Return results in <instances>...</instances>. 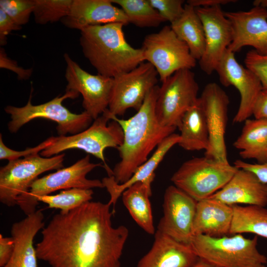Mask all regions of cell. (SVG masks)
I'll list each match as a JSON object with an SVG mask.
<instances>
[{"label":"cell","mask_w":267,"mask_h":267,"mask_svg":"<svg viewBox=\"0 0 267 267\" xmlns=\"http://www.w3.org/2000/svg\"><path fill=\"white\" fill-rule=\"evenodd\" d=\"M152 181L139 182L131 186L122 194V200L132 218L147 233L154 234L152 208L149 197Z\"/></svg>","instance_id":"4316f807"},{"label":"cell","mask_w":267,"mask_h":267,"mask_svg":"<svg viewBox=\"0 0 267 267\" xmlns=\"http://www.w3.org/2000/svg\"><path fill=\"white\" fill-rule=\"evenodd\" d=\"M123 131L120 125L111 120L105 111L94 120L91 125L79 133L70 136H54L52 143L41 152L40 155L50 157L68 149H81L100 159L108 175L111 176L112 170L106 163L104 150L108 147L117 149L123 143Z\"/></svg>","instance_id":"8992f818"},{"label":"cell","mask_w":267,"mask_h":267,"mask_svg":"<svg viewBox=\"0 0 267 267\" xmlns=\"http://www.w3.org/2000/svg\"><path fill=\"white\" fill-rule=\"evenodd\" d=\"M73 0H34L36 22L45 24L61 20L69 13Z\"/></svg>","instance_id":"1f68e13d"},{"label":"cell","mask_w":267,"mask_h":267,"mask_svg":"<svg viewBox=\"0 0 267 267\" xmlns=\"http://www.w3.org/2000/svg\"><path fill=\"white\" fill-rule=\"evenodd\" d=\"M65 154L50 157L39 154L9 161L0 169V201L8 207L17 205V199L26 193L42 173L63 167Z\"/></svg>","instance_id":"8fae6325"},{"label":"cell","mask_w":267,"mask_h":267,"mask_svg":"<svg viewBox=\"0 0 267 267\" xmlns=\"http://www.w3.org/2000/svg\"><path fill=\"white\" fill-rule=\"evenodd\" d=\"M253 4L254 6H260L267 10V0H255Z\"/></svg>","instance_id":"ee69618b"},{"label":"cell","mask_w":267,"mask_h":267,"mask_svg":"<svg viewBox=\"0 0 267 267\" xmlns=\"http://www.w3.org/2000/svg\"><path fill=\"white\" fill-rule=\"evenodd\" d=\"M204 30L205 48L199 60L201 69L211 75L232 40L231 24L221 5L195 7Z\"/></svg>","instance_id":"e0dca14e"},{"label":"cell","mask_w":267,"mask_h":267,"mask_svg":"<svg viewBox=\"0 0 267 267\" xmlns=\"http://www.w3.org/2000/svg\"><path fill=\"white\" fill-rule=\"evenodd\" d=\"M232 29V40L228 49L235 53L249 46L267 55V10L254 6L246 11L226 12Z\"/></svg>","instance_id":"ac0fdd59"},{"label":"cell","mask_w":267,"mask_h":267,"mask_svg":"<svg viewBox=\"0 0 267 267\" xmlns=\"http://www.w3.org/2000/svg\"><path fill=\"white\" fill-rule=\"evenodd\" d=\"M34 8V0H0V9L20 26L28 22Z\"/></svg>","instance_id":"d6a6232c"},{"label":"cell","mask_w":267,"mask_h":267,"mask_svg":"<svg viewBox=\"0 0 267 267\" xmlns=\"http://www.w3.org/2000/svg\"><path fill=\"white\" fill-rule=\"evenodd\" d=\"M258 267H266L265 265H260Z\"/></svg>","instance_id":"f6af8a7d"},{"label":"cell","mask_w":267,"mask_h":267,"mask_svg":"<svg viewBox=\"0 0 267 267\" xmlns=\"http://www.w3.org/2000/svg\"><path fill=\"white\" fill-rule=\"evenodd\" d=\"M61 21L65 26L80 31L91 26L129 23L124 11L111 0H73L69 14Z\"/></svg>","instance_id":"d6986e66"},{"label":"cell","mask_w":267,"mask_h":267,"mask_svg":"<svg viewBox=\"0 0 267 267\" xmlns=\"http://www.w3.org/2000/svg\"><path fill=\"white\" fill-rule=\"evenodd\" d=\"M110 206L90 201L55 214L42 229L38 259L51 267H121L129 231L113 226Z\"/></svg>","instance_id":"6da1fadb"},{"label":"cell","mask_w":267,"mask_h":267,"mask_svg":"<svg viewBox=\"0 0 267 267\" xmlns=\"http://www.w3.org/2000/svg\"><path fill=\"white\" fill-rule=\"evenodd\" d=\"M229 162L206 157H194L184 162L174 173V185L198 201L221 189L238 170Z\"/></svg>","instance_id":"52a82bcc"},{"label":"cell","mask_w":267,"mask_h":267,"mask_svg":"<svg viewBox=\"0 0 267 267\" xmlns=\"http://www.w3.org/2000/svg\"><path fill=\"white\" fill-rule=\"evenodd\" d=\"M119 5L127 16L129 23L137 27H156L166 22L148 0H111Z\"/></svg>","instance_id":"f546056e"},{"label":"cell","mask_w":267,"mask_h":267,"mask_svg":"<svg viewBox=\"0 0 267 267\" xmlns=\"http://www.w3.org/2000/svg\"><path fill=\"white\" fill-rule=\"evenodd\" d=\"M199 100L204 113L209 133V145L204 156L228 163L225 134L229 97L218 84L210 83L204 87Z\"/></svg>","instance_id":"5bb4252c"},{"label":"cell","mask_w":267,"mask_h":267,"mask_svg":"<svg viewBox=\"0 0 267 267\" xmlns=\"http://www.w3.org/2000/svg\"><path fill=\"white\" fill-rule=\"evenodd\" d=\"M141 48L145 61L154 66L161 82L177 71L191 69L196 64L187 45L169 26L146 36Z\"/></svg>","instance_id":"9c48e42d"},{"label":"cell","mask_w":267,"mask_h":267,"mask_svg":"<svg viewBox=\"0 0 267 267\" xmlns=\"http://www.w3.org/2000/svg\"><path fill=\"white\" fill-rule=\"evenodd\" d=\"M199 85L191 69H181L162 82L156 102L159 123L178 128L184 114L197 102Z\"/></svg>","instance_id":"30bf717a"},{"label":"cell","mask_w":267,"mask_h":267,"mask_svg":"<svg viewBox=\"0 0 267 267\" xmlns=\"http://www.w3.org/2000/svg\"><path fill=\"white\" fill-rule=\"evenodd\" d=\"M158 73L150 63L144 61L134 69L114 78L108 110L114 116H121L133 108H140L149 92L158 83Z\"/></svg>","instance_id":"7c38bea8"},{"label":"cell","mask_w":267,"mask_h":267,"mask_svg":"<svg viewBox=\"0 0 267 267\" xmlns=\"http://www.w3.org/2000/svg\"><path fill=\"white\" fill-rule=\"evenodd\" d=\"M252 115L255 119H267V89L263 88L255 103Z\"/></svg>","instance_id":"60d3db41"},{"label":"cell","mask_w":267,"mask_h":267,"mask_svg":"<svg viewBox=\"0 0 267 267\" xmlns=\"http://www.w3.org/2000/svg\"><path fill=\"white\" fill-rule=\"evenodd\" d=\"M66 63L65 77L66 91H74L82 95L83 106L95 120L108 108L114 80L99 74L92 75L82 69L69 55H64Z\"/></svg>","instance_id":"4fadbf2b"},{"label":"cell","mask_w":267,"mask_h":267,"mask_svg":"<svg viewBox=\"0 0 267 267\" xmlns=\"http://www.w3.org/2000/svg\"><path fill=\"white\" fill-rule=\"evenodd\" d=\"M190 267H217L207 262L200 259L198 261Z\"/></svg>","instance_id":"7bdbcfd3"},{"label":"cell","mask_w":267,"mask_h":267,"mask_svg":"<svg viewBox=\"0 0 267 267\" xmlns=\"http://www.w3.org/2000/svg\"><path fill=\"white\" fill-rule=\"evenodd\" d=\"M54 136L48 138L39 145L32 148H28L22 151H16L8 147L3 142L1 134H0V159L9 161L20 159L21 157L39 154L45 149L53 141Z\"/></svg>","instance_id":"d590c367"},{"label":"cell","mask_w":267,"mask_h":267,"mask_svg":"<svg viewBox=\"0 0 267 267\" xmlns=\"http://www.w3.org/2000/svg\"><path fill=\"white\" fill-rule=\"evenodd\" d=\"M79 94L74 91H66L62 96H58L45 103L33 105L32 93L27 103L21 107L7 106L4 110L10 115L8 124L9 131L16 133L22 126L32 120L44 118L51 120L57 124L56 130L59 136L67 134H77L87 129L93 120L86 111L80 114L70 112L62 104L67 98H75Z\"/></svg>","instance_id":"5b68a950"},{"label":"cell","mask_w":267,"mask_h":267,"mask_svg":"<svg viewBox=\"0 0 267 267\" xmlns=\"http://www.w3.org/2000/svg\"><path fill=\"white\" fill-rule=\"evenodd\" d=\"M44 216L41 210L27 215L14 223L11 235L14 242L12 256L3 267H38V257L34 239L44 226Z\"/></svg>","instance_id":"7402d4cb"},{"label":"cell","mask_w":267,"mask_h":267,"mask_svg":"<svg viewBox=\"0 0 267 267\" xmlns=\"http://www.w3.org/2000/svg\"><path fill=\"white\" fill-rule=\"evenodd\" d=\"M92 189L72 188L61 190L55 195H46L38 198L39 202L46 204L48 208L59 209L67 213L76 209L92 198Z\"/></svg>","instance_id":"4dcf8cb0"},{"label":"cell","mask_w":267,"mask_h":267,"mask_svg":"<svg viewBox=\"0 0 267 267\" xmlns=\"http://www.w3.org/2000/svg\"><path fill=\"white\" fill-rule=\"evenodd\" d=\"M180 140L178 144L187 151L208 148L209 133L206 118L198 99L183 115L178 128Z\"/></svg>","instance_id":"484cf974"},{"label":"cell","mask_w":267,"mask_h":267,"mask_svg":"<svg viewBox=\"0 0 267 267\" xmlns=\"http://www.w3.org/2000/svg\"><path fill=\"white\" fill-rule=\"evenodd\" d=\"M150 250L136 267H190L200 258L190 244L178 241L158 230Z\"/></svg>","instance_id":"ffe728a7"},{"label":"cell","mask_w":267,"mask_h":267,"mask_svg":"<svg viewBox=\"0 0 267 267\" xmlns=\"http://www.w3.org/2000/svg\"><path fill=\"white\" fill-rule=\"evenodd\" d=\"M240 135L233 143L244 159H253L258 164L267 161V119H248Z\"/></svg>","instance_id":"d4e9b609"},{"label":"cell","mask_w":267,"mask_h":267,"mask_svg":"<svg viewBox=\"0 0 267 267\" xmlns=\"http://www.w3.org/2000/svg\"><path fill=\"white\" fill-rule=\"evenodd\" d=\"M22 26L16 24L3 10L0 9V44L7 43V37L12 31L21 29Z\"/></svg>","instance_id":"74e56055"},{"label":"cell","mask_w":267,"mask_h":267,"mask_svg":"<svg viewBox=\"0 0 267 267\" xmlns=\"http://www.w3.org/2000/svg\"><path fill=\"white\" fill-rule=\"evenodd\" d=\"M98 166L102 165L90 162L89 156L87 155L69 167L38 178L32 183L27 192L18 197L17 205L27 216L37 211L39 197L55 191L72 188H103L102 181L86 177L89 173Z\"/></svg>","instance_id":"ba28073f"},{"label":"cell","mask_w":267,"mask_h":267,"mask_svg":"<svg viewBox=\"0 0 267 267\" xmlns=\"http://www.w3.org/2000/svg\"><path fill=\"white\" fill-rule=\"evenodd\" d=\"M159 90L158 86L154 87L136 113L128 119L117 118L108 109L105 111L111 120L120 125L124 133L123 143L117 148L121 160L111 175L118 184L130 179L137 168L148 160L152 151L177 129L164 127L157 120L155 106Z\"/></svg>","instance_id":"7a4b0ae2"},{"label":"cell","mask_w":267,"mask_h":267,"mask_svg":"<svg viewBox=\"0 0 267 267\" xmlns=\"http://www.w3.org/2000/svg\"><path fill=\"white\" fill-rule=\"evenodd\" d=\"M0 67L14 72L20 80L28 79L33 71L32 69H25L20 67L16 61L7 56L4 49L1 48L0 49Z\"/></svg>","instance_id":"8d00e7d4"},{"label":"cell","mask_w":267,"mask_h":267,"mask_svg":"<svg viewBox=\"0 0 267 267\" xmlns=\"http://www.w3.org/2000/svg\"><path fill=\"white\" fill-rule=\"evenodd\" d=\"M229 234L250 233L267 238V209L256 205L233 206Z\"/></svg>","instance_id":"f1b7e54d"},{"label":"cell","mask_w":267,"mask_h":267,"mask_svg":"<svg viewBox=\"0 0 267 267\" xmlns=\"http://www.w3.org/2000/svg\"><path fill=\"white\" fill-rule=\"evenodd\" d=\"M14 248L12 237H4L0 234V267H3L11 258Z\"/></svg>","instance_id":"ab89813d"},{"label":"cell","mask_w":267,"mask_h":267,"mask_svg":"<svg viewBox=\"0 0 267 267\" xmlns=\"http://www.w3.org/2000/svg\"><path fill=\"white\" fill-rule=\"evenodd\" d=\"M244 63L245 67L259 79L263 88L267 89V55L250 50L245 55Z\"/></svg>","instance_id":"e575fe53"},{"label":"cell","mask_w":267,"mask_h":267,"mask_svg":"<svg viewBox=\"0 0 267 267\" xmlns=\"http://www.w3.org/2000/svg\"><path fill=\"white\" fill-rule=\"evenodd\" d=\"M234 166L253 173L263 183H267V161L263 164H251L241 160H236Z\"/></svg>","instance_id":"f35d334b"},{"label":"cell","mask_w":267,"mask_h":267,"mask_svg":"<svg viewBox=\"0 0 267 267\" xmlns=\"http://www.w3.org/2000/svg\"><path fill=\"white\" fill-rule=\"evenodd\" d=\"M166 21L171 24L178 20L184 11L182 0H148Z\"/></svg>","instance_id":"836d02e7"},{"label":"cell","mask_w":267,"mask_h":267,"mask_svg":"<svg viewBox=\"0 0 267 267\" xmlns=\"http://www.w3.org/2000/svg\"><path fill=\"white\" fill-rule=\"evenodd\" d=\"M258 237L246 238L241 234L212 237L193 236L190 244L201 259L217 267H258L267 258L257 248Z\"/></svg>","instance_id":"277c9868"},{"label":"cell","mask_w":267,"mask_h":267,"mask_svg":"<svg viewBox=\"0 0 267 267\" xmlns=\"http://www.w3.org/2000/svg\"><path fill=\"white\" fill-rule=\"evenodd\" d=\"M124 26L122 23H111L81 31L82 51L98 74L114 78L145 61L142 48H134L126 41Z\"/></svg>","instance_id":"3957f363"},{"label":"cell","mask_w":267,"mask_h":267,"mask_svg":"<svg viewBox=\"0 0 267 267\" xmlns=\"http://www.w3.org/2000/svg\"><path fill=\"white\" fill-rule=\"evenodd\" d=\"M180 140L179 134L174 133L165 138L157 147L152 155L135 170L133 176L125 182L117 183L112 176L104 178L102 182L110 196L108 203L115 206L123 192L133 184L139 182L153 181L155 171L167 152Z\"/></svg>","instance_id":"cb8c5ba5"},{"label":"cell","mask_w":267,"mask_h":267,"mask_svg":"<svg viewBox=\"0 0 267 267\" xmlns=\"http://www.w3.org/2000/svg\"><path fill=\"white\" fill-rule=\"evenodd\" d=\"M209 198L233 206L238 204L266 207L267 183L251 171L238 169L230 180Z\"/></svg>","instance_id":"44dd1931"},{"label":"cell","mask_w":267,"mask_h":267,"mask_svg":"<svg viewBox=\"0 0 267 267\" xmlns=\"http://www.w3.org/2000/svg\"><path fill=\"white\" fill-rule=\"evenodd\" d=\"M233 206L208 198L197 201L192 227L193 236L221 237L229 234Z\"/></svg>","instance_id":"603a6c76"},{"label":"cell","mask_w":267,"mask_h":267,"mask_svg":"<svg viewBox=\"0 0 267 267\" xmlns=\"http://www.w3.org/2000/svg\"></svg>","instance_id":"bcb514c9"},{"label":"cell","mask_w":267,"mask_h":267,"mask_svg":"<svg viewBox=\"0 0 267 267\" xmlns=\"http://www.w3.org/2000/svg\"><path fill=\"white\" fill-rule=\"evenodd\" d=\"M197 201L174 185L165 190L163 215L157 226L159 231L175 240L190 244Z\"/></svg>","instance_id":"2e32d148"},{"label":"cell","mask_w":267,"mask_h":267,"mask_svg":"<svg viewBox=\"0 0 267 267\" xmlns=\"http://www.w3.org/2000/svg\"><path fill=\"white\" fill-rule=\"evenodd\" d=\"M237 1L236 0H189L187 3L194 7H212L217 5H222L230 2Z\"/></svg>","instance_id":"b9f144b4"},{"label":"cell","mask_w":267,"mask_h":267,"mask_svg":"<svg viewBox=\"0 0 267 267\" xmlns=\"http://www.w3.org/2000/svg\"><path fill=\"white\" fill-rule=\"evenodd\" d=\"M170 26L178 38L187 45L192 56L199 60L205 51V37L195 7L185 4L181 16Z\"/></svg>","instance_id":"83f0119b"},{"label":"cell","mask_w":267,"mask_h":267,"mask_svg":"<svg viewBox=\"0 0 267 267\" xmlns=\"http://www.w3.org/2000/svg\"><path fill=\"white\" fill-rule=\"evenodd\" d=\"M234 53L227 49L215 71L223 86H234L240 93L239 106L232 121L240 123L252 115L255 103L263 88L257 76L236 60Z\"/></svg>","instance_id":"9a60e30c"}]
</instances>
